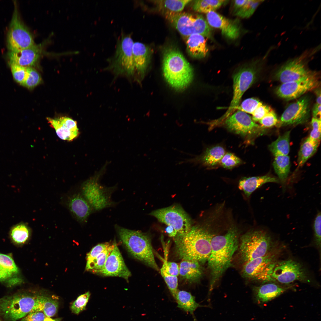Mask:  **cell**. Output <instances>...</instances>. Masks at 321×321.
I'll return each mask as SVG.
<instances>
[{
  "mask_svg": "<svg viewBox=\"0 0 321 321\" xmlns=\"http://www.w3.org/2000/svg\"><path fill=\"white\" fill-rule=\"evenodd\" d=\"M237 229L231 227L226 234L213 236L211 241V251L207 260L211 279L210 293L216 282L231 265L232 257L239 247Z\"/></svg>",
  "mask_w": 321,
  "mask_h": 321,
  "instance_id": "obj_1",
  "label": "cell"
},
{
  "mask_svg": "<svg viewBox=\"0 0 321 321\" xmlns=\"http://www.w3.org/2000/svg\"><path fill=\"white\" fill-rule=\"evenodd\" d=\"M213 236L202 227L192 226L186 234H177L174 237L176 254L182 260L205 262L211 253V241Z\"/></svg>",
  "mask_w": 321,
  "mask_h": 321,
  "instance_id": "obj_2",
  "label": "cell"
},
{
  "mask_svg": "<svg viewBox=\"0 0 321 321\" xmlns=\"http://www.w3.org/2000/svg\"><path fill=\"white\" fill-rule=\"evenodd\" d=\"M162 68L166 80L176 90L185 89L193 80V72L192 67L175 48H168L165 50Z\"/></svg>",
  "mask_w": 321,
  "mask_h": 321,
  "instance_id": "obj_3",
  "label": "cell"
},
{
  "mask_svg": "<svg viewBox=\"0 0 321 321\" xmlns=\"http://www.w3.org/2000/svg\"><path fill=\"white\" fill-rule=\"evenodd\" d=\"M115 226L120 239L130 254L135 259L159 271L149 236L140 231L130 230L117 225Z\"/></svg>",
  "mask_w": 321,
  "mask_h": 321,
  "instance_id": "obj_4",
  "label": "cell"
},
{
  "mask_svg": "<svg viewBox=\"0 0 321 321\" xmlns=\"http://www.w3.org/2000/svg\"><path fill=\"white\" fill-rule=\"evenodd\" d=\"M134 42L130 34H122L117 41L113 56L109 59L106 68L114 76H124L134 80L135 69L132 53Z\"/></svg>",
  "mask_w": 321,
  "mask_h": 321,
  "instance_id": "obj_5",
  "label": "cell"
},
{
  "mask_svg": "<svg viewBox=\"0 0 321 321\" xmlns=\"http://www.w3.org/2000/svg\"><path fill=\"white\" fill-rule=\"evenodd\" d=\"M165 16L179 33L187 37L194 34L213 39V30L202 15L186 12L165 13Z\"/></svg>",
  "mask_w": 321,
  "mask_h": 321,
  "instance_id": "obj_6",
  "label": "cell"
},
{
  "mask_svg": "<svg viewBox=\"0 0 321 321\" xmlns=\"http://www.w3.org/2000/svg\"><path fill=\"white\" fill-rule=\"evenodd\" d=\"M240 240L239 252L245 262L268 254L272 244L270 236L262 230L248 232L241 236Z\"/></svg>",
  "mask_w": 321,
  "mask_h": 321,
  "instance_id": "obj_7",
  "label": "cell"
},
{
  "mask_svg": "<svg viewBox=\"0 0 321 321\" xmlns=\"http://www.w3.org/2000/svg\"><path fill=\"white\" fill-rule=\"evenodd\" d=\"M37 295L19 292L0 299V314L8 321L25 317L33 309Z\"/></svg>",
  "mask_w": 321,
  "mask_h": 321,
  "instance_id": "obj_8",
  "label": "cell"
},
{
  "mask_svg": "<svg viewBox=\"0 0 321 321\" xmlns=\"http://www.w3.org/2000/svg\"><path fill=\"white\" fill-rule=\"evenodd\" d=\"M256 64L240 69L233 76V96L226 113L218 121L225 120L236 109L245 92L252 85L257 77Z\"/></svg>",
  "mask_w": 321,
  "mask_h": 321,
  "instance_id": "obj_9",
  "label": "cell"
},
{
  "mask_svg": "<svg viewBox=\"0 0 321 321\" xmlns=\"http://www.w3.org/2000/svg\"><path fill=\"white\" fill-rule=\"evenodd\" d=\"M150 215L155 217L161 223L172 227L177 234L184 235L191 229V222L187 214L177 205L154 210Z\"/></svg>",
  "mask_w": 321,
  "mask_h": 321,
  "instance_id": "obj_10",
  "label": "cell"
},
{
  "mask_svg": "<svg viewBox=\"0 0 321 321\" xmlns=\"http://www.w3.org/2000/svg\"><path fill=\"white\" fill-rule=\"evenodd\" d=\"M9 51H15L30 47L35 44L32 35L21 19L15 7L7 36Z\"/></svg>",
  "mask_w": 321,
  "mask_h": 321,
  "instance_id": "obj_11",
  "label": "cell"
},
{
  "mask_svg": "<svg viewBox=\"0 0 321 321\" xmlns=\"http://www.w3.org/2000/svg\"><path fill=\"white\" fill-rule=\"evenodd\" d=\"M105 168L92 178L85 181L82 186L83 197L88 202L92 208L99 210L111 204L110 193L106 188H103L98 183V180Z\"/></svg>",
  "mask_w": 321,
  "mask_h": 321,
  "instance_id": "obj_12",
  "label": "cell"
},
{
  "mask_svg": "<svg viewBox=\"0 0 321 321\" xmlns=\"http://www.w3.org/2000/svg\"><path fill=\"white\" fill-rule=\"evenodd\" d=\"M276 262L275 256L269 253L245 262L243 273L246 277L264 282L273 281L272 274Z\"/></svg>",
  "mask_w": 321,
  "mask_h": 321,
  "instance_id": "obj_13",
  "label": "cell"
},
{
  "mask_svg": "<svg viewBox=\"0 0 321 321\" xmlns=\"http://www.w3.org/2000/svg\"><path fill=\"white\" fill-rule=\"evenodd\" d=\"M319 81L316 75L312 73L310 75L298 80L282 83L277 88L276 95L279 97L289 100L301 95L317 87Z\"/></svg>",
  "mask_w": 321,
  "mask_h": 321,
  "instance_id": "obj_14",
  "label": "cell"
},
{
  "mask_svg": "<svg viewBox=\"0 0 321 321\" xmlns=\"http://www.w3.org/2000/svg\"><path fill=\"white\" fill-rule=\"evenodd\" d=\"M273 280L288 284L297 280H304L306 275L300 264L292 259L276 262L272 274Z\"/></svg>",
  "mask_w": 321,
  "mask_h": 321,
  "instance_id": "obj_15",
  "label": "cell"
},
{
  "mask_svg": "<svg viewBox=\"0 0 321 321\" xmlns=\"http://www.w3.org/2000/svg\"><path fill=\"white\" fill-rule=\"evenodd\" d=\"M309 97H303L290 105L285 110L280 118L279 126L298 125L306 122L309 117Z\"/></svg>",
  "mask_w": 321,
  "mask_h": 321,
  "instance_id": "obj_16",
  "label": "cell"
},
{
  "mask_svg": "<svg viewBox=\"0 0 321 321\" xmlns=\"http://www.w3.org/2000/svg\"><path fill=\"white\" fill-rule=\"evenodd\" d=\"M96 273L106 276L122 277L128 282L131 273L126 266L122 255L115 243L108 256L103 268Z\"/></svg>",
  "mask_w": 321,
  "mask_h": 321,
  "instance_id": "obj_17",
  "label": "cell"
},
{
  "mask_svg": "<svg viewBox=\"0 0 321 321\" xmlns=\"http://www.w3.org/2000/svg\"><path fill=\"white\" fill-rule=\"evenodd\" d=\"M206 20L211 27L220 29L226 38L234 40L240 35L241 26L237 19H229L215 11H212L207 13Z\"/></svg>",
  "mask_w": 321,
  "mask_h": 321,
  "instance_id": "obj_18",
  "label": "cell"
},
{
  "mask_svg": "<svg viewBox=\"0 0 321 321\" xmlns=\"http://www.w3.org/2000/svg\"><path fill=\"white\" fill-rule=\"evenodd\" d=\"M312 73L307 68L302 59L291 60L283 65L277 72L276 78L282 83L295 81Z\"/></svg>",
  "mask_w": 321,
  "mask_h": 321,
  "instance_id": "obj_19",
  "label": "cell"
},
{
  "mask_svg": "<svg viewBox=\"0 0 321 321\" xmlns=\"http://www.w3.org/2000/svg\"><path fill=\"white\" fill-rule=\"evenodd\" d=\"M43 44L36 45L18 51H9V64L24 67H32L38 61L43 52Z\"/></svg>",
  "mask_w": 321,
  "mask_h": 321,
  "instance_id": "obj_20",
  "label": "cell"
},
{
  "mask_svg": "<svg viewBox=\"0 0 321 321\" xmlns=\"http://www.w3.org/2000/svg\"><path fill=\"white\" fill-rule=\"evenodd\" d=\"M225 124L229 130L242 135L251 134L259 127L249 114L240 110L228 117Z\"/></svg>",
  "mask_w": 321,
  "mask_h": 321,
  "instance_id": "obj_21",
  "label": "cell"
},
{
  "mask_svg": "<svg viewBox=\"0 0 321 321\" xmlns=\"http://www.w3.org/2000/svg\"><path fill=\"white\" fill-rule=\"evenodd\" d=\"M47 119L61 139L71 141L78 136L80 133L77 122L71 118L62 117L56 118L48 117Z\"/></svg>",
  "mask_w": 321,
  "mask_h": 321,
  "instance_id": "obj_22",
  "label": "cell"
},
{
  "mask_svg": "<svg viewBox=\"0 0 321 321\" xmlns=\"http://www.w3.org/2000/svg\"><path fill=\"white\" fill-rule=\"evenodd\" d=\"M132 53L135 73L134 81L140 83L144 77L149 64L150 51L145 44L136 42L133 44Z\"/></svg>",
  "mask_w": 321,
  "mask_h": 321,
  "instance_id": "obj_23",
  "label": "cell"
},
{
  "mask_svg": "<svg viewBox=\"0 0 321 321\" xmlns=\"http://www.w3.org/2000/svg\"><path fill=\"white\" fill-rule=\"evenodd\" d=\"M22 281L19 269L11 257L0 253V281L11 287Z\"/></svg>",
  "mask_w": 321,
  "mask_h": 321,
  "instance_id": "obj_24",
  "label": "cell"
},
{
  "mask_svg": "<svg viewBox=\"0 0 321 321\" xmlns=\"http://www.w3.org/2000/svg\"><path fill=\"white\" fill-rule=\"evenodd\" d=\"M225 154V150L223 147L215 146L207 149L200 156L185 159L180 163L194 164L199 163L204 166H213L220 163Z\"/></svg>",
  "mask_w": 321,
  "mask_h": 321,
  "instance_id": "obj_25",
  "label": "cell"
},
{
  "mask_svg": "<svg viewBox=\"0 0 321 321\" xmlns=\"http://www.w3.org/2000/svg\"><path fill=\"white\" fill-rule=\"evenodd\" d=\"M288 289L273 283L264 284L254 289V302L258 304H263L278 297Z\"/></svg>",
  "mask_w": 321,
  "mask_h": 321,
  "instance_id": "obj_26",
  "label": "cell"
},
{
  "mask_svg": "<svg viewBox=\"0 0 321 321\" xmlns=\"http://www.w3.org/2000/svg\"><path fill=\"white\" fill-rule=\"evenodd\" d=\"M68 206L71 213L81 222L86 220L92 211V208L88 202L79 194H74L70 198Z\"/></svg>",
  "mask_w": 321,
  "mask_h": 321,
  "instance_id": "obj_27",
  "label": "cell"
},
{
  "mask_svg": "<svg viewBox=\"0 0 321 321\" xmlns=\"http://www.w3.org/2000/svg\"><path fill=\"white\" fill-rule=\"evenodd\" d=\"M205 37L194 34L186 37L187 48L188 54L192 57L201 59L207 55L209 49Z\"/></svg>",
  "mask_w": 321,
  "mask_h": 321,
  "instance_id": "obj_28",
  "label": "cell"
},
{
  "mask_svg": "<svg viewBox=\"0 0 321 321\" xmlns=\"http://www.w3.org/2000/svg\"><path fill=\"white\" fill-rule=\"evenodd\" d=\"M270 182L278 183L279 180L276 177L268 175L244 177L240 180L238 188L243 191L247 197H249L257 189L263 184Z\"/></svg>",
  "mask_w": 321,
  "mask_h": 321,
  "instance_id": "obj_29",
  "label": "cell"
},
{
  "mask_svg": "<svg viewBox=\"0 0 321 321\" xmlns=\"http://www.w3.org/2000/svg\"><path fill=\"white\" fill-rule=\"evenodd\" d=\"M179 266V275L190 282L197 280L202 276V269L197 261L183 260Z\"/></svg>",
  "mask_w": 321,
  "mask_h": 321,
  "instance_id": "obj_30",
  "label": "cell"
},
{
  "mask_svg": "<svg viewBox=\"0 0 321 321\" xmlns=\"http://www.w3.org/2000/svg\"><path fill=\"white\" fill-rule=\"evenodd\" d=\"M178 307L193 315L194 312L198 308L207 306L197 303L195 297L189 292L178 290L175 297Z\"/></svg>",
  "mask_w": 321,
  "mask_h": 321,
  "instance_id": "obj_31",
  "label": "cell"
},
{
  "mask_svg": "<svg viewBox=\"0 0 321 321\" xmlns=\"http://www.w3.org/2000/svg\"><path fill=\"white\" fill-rule=\"evenodd\" d=\"M58 307L57 301L46 296L37 295L32 310L43 312L48 317L50 318L56 314Z\"/></svg>",
  "mask_w": 321,
  "mask_h": 321,
  "instance_id": "obj_32",
  "label": "cell"
},
{
  "mask_svg": "<svg viewBox=\"0 0 321 321\" xmlns=\"http://www.w3.org/2000/svg\"><path fill=\"white\" fill-rule=\"evenodd\" d=\"M320 141L307 138L301 145L298 154V167L303 166L316 152Z\"/></svg>",
  "mask_w": 321,
  "mask_h": 321,
  "instance_id": "obj_33",
  "label": "cell"
},
{
  "mask_svg": "<svg viewBox=\"0 0 321 321\" xmlns=\"http://www.w3.org/2000/svg\"><path fill=\"white\" fill-rule=\"evenodd\" d=\"M290 131L280 136L268 146L269 150L275 156L277 155H288L290 150Z\"/></svg>",
  "mask_w": 321,
  "mask_h": 321,
  "instance_id": "obj_34",
  "label": "cell"
},
{
  "mask_svg": "<svg viewBox=\"0 0 321 321\" xmlns=\"http://www.w3.org/2000/svg\"><path fill=\"white\" fill-rule=\"evenodd\" d=\"M273 165L279 180L284 184L290 171V158L288 155H277L274 156Z\"/></svg>",
  "mask_w": 321,
  "mask_h": 321,
  "instance_id": "obj_35",
  "label": "cell"
},
{
  "mask_svg": "<svg viewBox=\"0 0 321 321\" xmlns=\"http://www.w3.org/2000/svg\"><path fill=\"white\" fill-rule=\"evenodd\" d=\"M192 0H168L154 1L159 9L165 13L181 12L187 4Z\"/></svg>",
  "mask_w": 321,
  "mask_h": 321,
  "instance_id": "obj_36",
  "label": "cell"
},
{
  "mask_svg": "<svg viewBox=\"0 0 321 321\" xmlns=\"http://www.w3.org/2000/svg\"><path fill=\"white\" fill-rule=\"evenodd\" d=\"M229 1L223 0H195L193 6L196 11L207 13L215 11L222 6L226 4Z\"/></svg>",
  "mask_w": 321,
  "mask_h": 321,
  "instance_id": "obj_37",
  "label": "cell"
},
{
  "mask_svg": "<svg viewBox=\"0 0 321 321\" xmlns=\"http://www.w3.org/2000/svg\"><path fill=\"white\" fill-rule=\"evenodd\" d=\"M29 233V229L28 226L25 224L20 223L12 227L10 235L14 243L21 244L25 243L28 239Z\"/></svg>",
  "mask_w": 321,
  "mask_h": 321,
  "instance_id": "obj_38",
  "label": "cell"
},
{
  "mask_svg": "<svg viewBox=\"0 0 321 321\" xmlns=\"http://www.w3.org/2000/svg\"><path fill=\"white\" fill-rule=\"evenodd\" d=\"M114 246V243L113 245H110L92 260L86 263V270L96 273L98 271L104 267L107 259Z\"/></svg>",
  "mask_w": 321,
  "mask_h": 321,
  "instance_id": "obj_39",
  "label": "cell"
},
{
  "mask_svg": "<svg viewBox=\"0 0 321 321\" xmlns=\"http://www.w3.org/2000/svg\"><path fill=\"white\" fill-rule=\"evenodd\" d=\"M263 1L246 0L244 4L234 14L242 18H248L254 12L259 5Z\"/></svg>",
  "mask_w": 321,
  "mask_h": 321,
  "instance_id": "obj_40",
  "label": "cell"
},
{
  "mask_svg": "<svg viewBox=\"0 0 321 321\" xmlns=\"http://www.w3.org/2000/svg\"><path fill=\"white\" fill-rule=\"evenodd\" d=\"M27 75L21 84L29 89L33 88L41 81V78L38 72L33 67H26Z\"/></svg>",
  "mask_w": 321,
  "mask_h": 321,
  "instance_id": "obj_41",
  "label": "cell"
},
{
  "mask_svg": "<svg viewBox=\"0 0 321 321\" xmlns=\"http://www.w3.org/2000/svg\"><path fill=\"white\" fill-rule=\"evenodd\" d=\"M90 296V292L88 291L79 296L71 306L72 311L78 314L85 310Z\"/></svg>",
  "mask_w": 321,
  "mask_h": 321,
  "instance_id": "obj_42",
  "label": "cell"
},
{
  "mask_svg": "<svg viewBox=\"0 0 321 321\" xmlns=\"http://www.w3.org/2000/svg\"><path fill=\"white\" fill-rule=\"evenodd\" d=\"M160 270L161 274L170 292L174 299L176 295L178 290L177 277L168 274L162 268Z\"/></svg>",
  "mask_w": 321,
  "mask_h": 321,
  "instance_id": "obj_43",
  "label": "cell"
},
{
  "mask_svg": "<svg viewBox=\"0 0 321 321\" xmlns=\"http://www.w3.org/2000/svg\"><path fill=\"white\" fill-rule=\"evenodd\" d=\"M262 103L259 100L254 98H250L244 100L236 108L238 110L247 114H252L259 106Z\"/></svg>",
  "mask_w": 321,
  "mask_h": 321,
  "instance_id": "obj_44",
  "label": "cell"
},
{
  "mask_svg": "<svg viewBox=\"0 0 321 321\" xmlns=\"http://www.w3.org/2000/svg\"><path fill=\"white\" fill-rule=\"evenodd\" d=\"M242 162L238 157L231 153H225L220 163L223 167L230 169L240 164Z\"/></svg>",
  "mask_w": 321,
  "mask_h": 321,
  "instance_id": "obj_45",
  "label": "cell"
},
{
  "mask_svg": "<svg viewBox=\"0 0 321 321\" xmlns=\"http://www.w3.org/2000/svg\"><path fill=\"white\" fill-rule=\"evenodd\" d=\"M10 65L14 79L21 85L25 80L27 75L26 67L15 64H11Z\"/></svg>",
  "mask_w": 321,
  "mask_h": 321,
  "instance_id": "obj_46",
  "label": "cell"
},
{
  "mask_svg": "<svg viewBox=\"0 0 321 321\" xmlns=\"http://www.w3.org/2000/svg\"><path fill=\"white\" fill-rule=\"evenodd\" d=\"M311 124L312 129L309 137L313 140L320 141L321 138V118L313 117Z\"/></svg>",
  "mask_w": 321,
  "mask_h": 321,
  "instance_id": "obj_47",
  "label": "cell"
},
{
  "mask_svg": "<svg viewBox=\"0 0 321 321\" xmlns=\"http://www.w3.org/2000/svg\"><path fill=\"white\" fill-rule=\"evenodd\" d=\"M110 245L109 243L106 242L99 244L94 246L87 254L86 263L92 260Z\"/></svg>",
  "mask_w": 321,
  "mask_h": 321,
  "instance_id": "obj_48",
  "label": "cell"
},
{
  "mask_svg": "<svg viewBox=\"0 0 321 321\" xmlns=\"http://www.w3.org/2000/svg\"><path fill=\"white\" fill-rule=\"evenodd\" d=\"M321 214L318 212L314 221L313 228L314 231V238L317 245L321 247Z\"/></svg>",
  "mask_w": 321,
  "mask_h": 321,
  "instance_id": "obj_49",
  "label": "cell"
},
{
  "mask_svg": "<svg viewBox=\"0 0 321 321\" xmlns=\"http://www.w3.org/2000/svg\"><path fill=\"white\" fill-rule=\"evenodd\" d=\"M277 122L278 119L276 114L272 109L259 121L262 126L265 128L273 126L277 124Z\"/></svg>",
  "mask_w": 321,
  "mask_h": 321,
  "instance_id": "obj_50",
  "label": "cell"
},
{
  "mask_svg": "<svg viewBox=\"0 0 321 321\" xmlns=\"http://www.w3.org/2000/svg\"><path fill=\"white\" fill-rule=\"evenodd\" d=\"M271 110L269 106L262 103L252 113V118L254 122L259 121Z\"/></svg>",
  "mask_w": 321,
  "mask_h": 321,
  "instance_id": "obj_51",
  "label": "cell"
},
{
  "mask_svg": "<svg viewBox=\"0 0 321 321\" xmlns=\"http://www.w3.org/2000/svg\"><path fill=\"white\" fill-rule=\"evenodd\" d=\"M162 268L166 272L171 275L177 276L179 275V265L176 263L164 260Z\"/></svg>",
  "mask_w": 321,
  "mask_h": 321,
  "instance_id": "obj_52",
  "label": "cell"
},
{
  "mask_svg": "<svg viewBox=\"0 0 321 321\" xmlns=\"http://www.w3.org/2000/svg\"><path fill=\"white\" fill-rule=\"evenodd\" d=\"M47 318L43 312L32 310L21 321H44Z\"/></svg>",
  "mask_w": 321,
  "mask_h": 321,
  "instance_id": "obj_53",
  "label": "cell"
},
{
  "mask_svg": "<svg viewBox=\"0 0 321 321\" xmlns=\"http://www.w3.org/2000/svg\"><path fill=\"white\" fill-rule=\"evenodd\" d=\"M246 1V0L233 1L232 10L234 14L244 4Z\"/></svg>",
  "mask_w": 321,
  "mask_h": 321,
  "instance_id": "obj_54",
  "label": "cell"
},
{
  "mask_svg": "<svg viewBox=\"0 0 321 321\" xmlns=\"http://www.w3.org/2000/svg\"><path fill=\"white\" fill-rule=\"evenodd\" d=\"M313 117L321 118V105L316 103L312 110Z\"/></svg>",
  "mask_w": 321,
  "mask_h": 321,
  "instance_id": "obj_55",
  "label": "cell"
},
{
  "mask_svg": "<svg viewBox=\"0 0 321 321\" xmlns=\"http://www.w3.org/2000/svg\"><path fill=\"white\" fill-rule=\"evenodd\" d=\"M167 233L169 236L171 237H175L177 234V232L171 227L168 226L166 229Z\"/></svg>",
  "mask_w": 321,
  "mask_h": 321,
  "instance_id": "obj_56",
  "label": "cell"
},
{
  "mask_svg": "<svg viewBox=\"0 0 321 321\" xmlns=\"http://www.w3.org/2000/svg\"><path fill=\"white\" fill-rule=\"evenodd\" d=\"M317 93V99L316 103L321 105V93L320 91H318Z\"/></svg>",
  "mask_w": 321,
  "mask_h": 321,
  "instance_id": "obj_57",
  "label": "cell"
},
{
  "mask_svg": "<svg viewBox=\"0 0 321 321\" xmlns=\"http://www.w3.org/2000/svg\"><path fill=\"white\" fill-rule=\"evenodd\" d=\"M60 320L61 319L59 318L52 319L48 317L44 321H60Z\"/></svg>",
  "mask_w": 321,
  "mask_h": 321,
  "instance_id": "obj_58",
  "label": "cell"
},
{
  "mask_svg": "<svg viewBox=\"0 0 321 321\" xmlns=\"http://www.w3.org/2000/svg\"><path fill=\"white\" fill-rule=\"evenodd\" d=\"M0 321H1L0 320Z\"/></svg>",
  "mask_w": 321,
  "mask_h": 321,
  "instance_id": "obj_59",
  "label": "cell"
}]
</instances>
